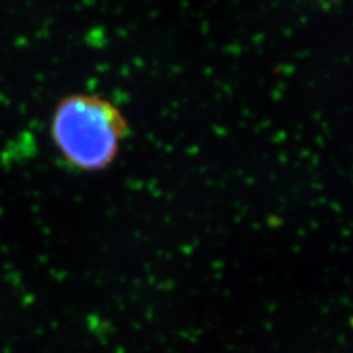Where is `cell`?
Returning a JSON list of instances; mask_svg holds the SVG:
<instances>
[{"label":"cell","mask_w":353,"mask_h":353,"mask_svg":"<svg viewBox=\"0 0 353 353\" xmlns=\"http://www.w3.org/2000/svg\"><path fill=\"white\" fill-rule=\"evenodd\" d=\"M128 124L110 101L96 94L63 97L52 115L50 136L61 158L71 168L97 172L117 159Z\"/></svg>","instance_id":"cell-1"}]
</instances>
